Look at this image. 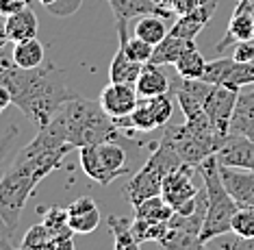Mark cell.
I'll return each mask as SVG.
<instances>
[{
  "instance_id": "cell-20",
  "label": "cell",
  "mask_w": 254,
  "mask_h": 250,
  "mask_svg": "<svg viewBox=\"0 0 254 250\" xmlns=\"http://www.w3.org/2000/svg\"><path fill=\"white\" fill-rule=\"evenodd\" d=\"M11 59H13L15 66L22 68V70L39 68L46 59V48L37 37L24 39V42L13 44V55H11Z\"/></svg>"
},
{
  "instance_id": "cell-14",
  "label": "cell",
  "mask_w": 254,
  "mask_h": 250,
  "mask_svg": "<svg viewBox=\"0 0 254 250\" xmlns=\"http://www.w3.org/2000/svg\"><path fill=\"white\" fill-rule=\"evenodd\" d=\"M215 9H217L215 0L204 2V4H198L193 11H189V13H185V15L178 17L170 33L176 35V37H181V39H187V42H195V37L202 33V28L211 22Z\"/></svg>"
},
{
  "instance_id": "cell-23",
  "label": "cell",
  "mask_w": 254,
  "mask_h": 250,
  "mask_svg": "<svg viewBox=\"0 0 254 250\" xmlns=\"http://www.w3.org/2000/svg\"><path fill=\"white\" fill-rule=\"evenodd\" d=\"M189 44L191 42L167 33L165 37L154 46V52H152V57H150V63H154V66H174L176 59L183 55V50L187 48Z\"/></svg>"
},
{
  "instance_id": "cell-29",
  "label": "cell",
  "mask_w": 254,
  "mask_h": 250,
  "mask_svg": "<svg viewBox=\"0 0 254 250\" xmlns=\"http://www.w3.org/2000/svg\"><path fill=\"white\" fill-rule=\"evenodd\" d=\"M98 155H100L102 164H105V167L115 178L122 176L124 172H128V167H126V150L120 144H115V142L98 144Z\"/></svg>"
},
{
  "instance_id": "cell-18",
  "label": "cell",
  "mask_w": 254,
  "mask_h": 250,
  "mask_svg": "<svg viewBox=\"0 0 254 250\" xmlns=\"http://www.w3.org/2000/svg\"><path fill=\"white\" fill-rule=\"evenodd\" d=\"M146 63H139L135 59H130L128 52L124 50V46H118V52H115L111 66H109V81L111 83H130L135 85L137 79L141 74V68Z\"/></svg>"
},
{
  "instance_id": "cell-37",
  "label": "cell",
  "mask_w": 254,
  "mask_h": 250,
  "mask_svg": "<svg viewBox=\"0 0 254 250\" xmlns=\"http://www.w3.org/2000/svg\"><path fill=\"white\" fill-rule=\"evenodd\" d=\"M233 57L237 61H241V63H254V37L246 39V42L235 44Z\"/></svg>"
},
{
  "instance_id": "cell-10",
  "label": "cell",
  "mask_w": 254,
  "mask_h": 250,
  "mask_svg": "<svg viewBox=\"0 0 254 250\" xmlns=\"http://www.w3.org/2000/svg\"><path fill=\"white\" fill-rule=\"evenodd\" d=\"M254 37V0H239L226 26V35L215 46L217 52H224L228 46Z\"/></svg>"
},
{
  "instance_id": "cell-22",
  "label": "cell",
  "mask_w": 254,
  "mask_h": 250,
  "mask_svg": "<svg viewBox=\"0 0 254 250\" xmlns=\"http://www.w3.org/2000/svg\"><path fill=\"white\" fill-rule=\"evenodd\" d=\"M111 11L115 20L126 22L141 15H161V9L157 7L154 0H111Z\"/></svg>"
},
{
  "instance_id": "cell-17",
  "label": "cell",
  "mask_w": 254,
  "mask_h": 250,
  "mask_svg": "<svg viewBox=\"0 0 254 250\" xmlns=\"http://www.w3.org/2000/svg\"><path fill=\"white\" fill-rule=\"evenodd\" d=\"M230 133L254 139V91H239L233 120H230Z\"/></svg>"
},
{
  "instance_id": "cell-44",
  "label": "cell",
  "mask_w": 254,
  "mask_h": 250,
  "mask_svg": "<svg viewBox=\"0 0 254 250\" xmlns=\"http://www.w3.org/2000/svg\"><path fill=\"white\" fill-rule=\"evenodd\" d=\"M107 2H111V0H107Z\"/></svg>"
},
{
  "instance_id": "cell-16",
  "label": "cell",
  "mask_w": 254,
  "mask_h": 250,
  "mask_svg": "<svg viewBox=\"0 0 254 250\" xmlns=\"http://www.w3.org/2000/svg\"><path fill=\"white\" fill-rule=\"evenodd\" d=\"M137 94L141 98H154L161 94H167L170 91V79L163 72L161 66H154V63H146L141 68V74L137 79Z\"/></svg>"
},
{
  "instance_id": "cell-7",
  "label": "cell",
  "mask_w": 254,
  "mask_h": 250,
  "mask_svg": "<svg viewBox=\"0 0 254 250\" xmlns=\"http://www.w3.org/2000/svg\"><path fill=\"white\" fill-rule=\"evenodd\" d=\"M161 139L174 148V153L183 159V164H189L193 167H198L202 161L209 159L213 155L211 148L204 146V144L187 129V124H165Z\"/></svg>"
},
{
  "instance_id": "cell-33",
  "label": "cell",
  "mask_w": 254,
  "mask_h": 250,
  "mask_svg": "<svg viewBox=\"0 0 254 250\" xmlns=\"http://www.w3.org/2000/svg\"><path fill=\"white\" fill-rule=\"evenodd\" d=\"M233 233L239 237H254V207H239L233 216Z\"/></svg>"
},
{
  "instance_id": "cell-34",
  "label": "cell",
  "mask_w": 254,
  "mask_h": 250,
  "mask_svg": "<svg viewBox=\"0 0 254 250\" xmlns=\"http://www.w3.org/2000/svg\"><path fill=\"white\" fill-rule=\"evenodd\" d=\"M42 222L53 231L55 235H61V233H72L70 224H67V207H50L48 211L44 213V220Z\"/></svg>"
},
{
  "instance_id": "cell-32",
  "label": "cell",
  "mask_w": 254,
  "mask_h": 250,
  "mask_svg": "<svg viewBox=\"0 0 254 250\" xmlns=\"http://www.w3.org/2000/svg\"><path fill=\"white\" fill-rule=\"evenodd\" d=\"M146 104H148L150 113H152V118H154V122H157L159 129H161V126H165V124H170L172 113H174V102H172L170 94L146 98Z\"/></svg>"
},
{
  "instance_id": "cell-1",
  "label": "cell",
  "mask_w": 254,
  "mask_h": 250,
  "mask_svg": "<svg viewBox=\"0 0 254 250\" xmlns=\"http://www.w3.org/2000/svg\"><path fill=\"white\" fill-rule=\"evenodd\" d=\"M0 83L11 91L13 104L37 129L48 126L55 115L78 96L67 85L65 70L46 61L39 68L22 70L13 59L0 57Z\"/></svg>"
},
{
  "instance_id": "cell-41",
  "label": "cell",
  "mask_w": 254,
  "mask_h": 250,
  "mask_svg": "<svg viewBox=\"0 0 254 250\" xmlns=\"http://www.w3.org/2000/svg\"><path fill=\"white\" fill-rule=\"evenodd\" d=\"M9 104H13V100H11V91L2 83H0V113H2Z\"/></svg>"
},
{
  "instance_id": "cell-13",
  "label": "cell",
  "mask_w": 254,
  "mask_h": 250,
  "mask_svg": "<svg viewBox=\"0 0 254 250\" xmlns=\"http://www.w3.org/2000/svg\"><path fill=\"white\" fill-rule=\"evenodd\" d=\"M222 181L226 185L228 194L237 200L239 207H254V172L241 170V167L219 166Z\"/></svg>"
},
{
  "instance_id": "cell-19",
  "label": "cell",
  "mask_w": 254,
  "mask_h": 250,
  "mask_svg": "<svg viewBox=\"0 0 254 250\" xmlns=\"http://www.w3.org/2000/svg\"><path fill=\"white\" fill-rule=\"evenodd\" d=\"M37 28H39V22H37L35 11L31 7L7 15V33H9L11 44H18V42H24V39L35 37Z\"/></svg>"
},
{
  "instance_id": "cell-21",
  "label": "cell",
  "mask_w": 254,
  "mask_h": 250,
  "mask_svg": "<svg viewBox=\"0 0 254 250\" xmlns=\"http://www.w3.org/2000/svg\"><path fill=\"white\" fill-rule=\"evenodd\" d=\"M78 159H80V167L87 174L91 181L100 183V185H111L115 181V176L105 167L100 155H98V146H85L78 148Z\"/></svg>"
},
{
  "instance_id": "cell-25",
  "label": "cell",
  "mask_w": 254,
  "mask_h": 250,
  "mask_svg": "<svg viewBox=\"0 0 254 250\" xmlns=\"http://www.w3.org/2000/svg\"><path fill=\"white\" fill-rule=\"evenodd\" d=\"M174 68L181 79H202L206 61H204V57L200 55V50L195 48V42H191L183 50V55L176 59Z\"/></svg>"
},
{
  "instance_id": "cell-26",
  "label": "cell",
  "mask_w": 254,
  "mask_h": 250,
  "mask_svg": "<svg viewBox=\"0 0 254 250\" xmlns=\"http://www.w3.org/2000/svg\"><path fill=\"white\" fill-rule=\"evenodd\" d=\"M132 235L137 237V242H161L170 231V222H163V220H146V218H132L130 222Z\"/></svg>"
},
{
  "instance_id": "cell-42",
  "label": "cell",
  "mask_w": 254,
  "mask_h": 250,
  "mask_svg": "<svg viewBox=\"0 0 254 250\" xmlns=\"http://www.w3.org/2000/svg\"><path fill=\"white\" fill-rule=\"evenodd\" d=\"M0 250H22V248H20V246H18V248L13 246V248H0Z\"/></svg>"
},
{
  "instance_id": "cell-9",
  "label": "cell",
  "mask_w": 254,
  "mask_h": 250,
  "mask_svg": "<svg viewBox=\"0 0 254 250\" xmlns=\"http://www.w3.org/2000/svg\"><path fill=\"white\" fill-rule=\"evenodd\" d=\"M193 172H198V167L183 164L178 166L176 170H172L167 176L163 178V185H161V196L167 200V205L172 209L183 207L187 200H191L195 194H198V187L193 185Z\"/></svg>"
},
{
  "instance_id": "cell-11",
  "label": "cell",
  "mask_w": 254,
  "mask_h": 250,
  "mask_svg": "<svg viewBox=\"0 0 254 250\" xmlns=\"http://www.w3.org/2000/svg\"><path fill=\"white\" fill-rule=\"evenodd\" d=\"M137 87L130 83H109L105 89L100 91L98 102L102 104V109L111 115L113 120L128 118L132 109L137 107Z\"/></svg>"
},
{
  "instance_id": "cell-30",
  "label": "cell",
  "mask_w": 254,
  "mask_h": 250,
  "mask_svg": "<svg viewBox=\"0 0 254 250\" xmlns=\"http://www.w3.org/2000/svg\"><path fill=\"white\" fill-rule=\"evenodd\" d=\"M135 209V218H146V220H163L170 222V218L174 216V209L167 205L163 196H150V198L141 200L139 205L132 207Z\"/></svg>"
},
{
  "instance_id": "cell-15",
  "label": "cell",
  "mask_w": 254,
  "mask_h": 250,
  "mask_svg": "<svg viewBox=\"0 0 254 250\" xmlns=\"http://www.w3.org/2000/svg\"><path fill=\"white\" fill-rule=\"evenodd\" d=\"M67 224H70L72 233H94L100 224V211H98L96 200L89 196H80V198L70 202L67 205Z\"/></svg>"
},
{
  "instance_id": "cell-43",
  "label": "cell",
  "mask_w": 254,
  "mask_h": 250,
  "mask_svg": "<svg viewBox=\"0 0 254 250\" xmlns=\"http://www.w3.org/2000/svg\"><path fill=\"white\" fill-rule=\"evenodd\" d=\"M204 2H211V0H198V4H204Z\"/></svg>"
},
{
  "instance_id": "cell-38",
  "label": "cell",
  "mask_w": 254,
  "mask_h": 250,
  "mask_svg": "<svg viewBox=\"0 0 254 250\" xmlns=\"http://www.w3.org/2000/svg\"><path fill=\"white\" fill-rule=\"evenodd\" d=\"M33 0H0V15H11L15 11L31 7Z\"/></svg>"
},
{
  "instance_id": "cell-6",
  "label": "cell",
  "mask_w": 254,
  "mask_h": 250,
  "mask_svg": "<svg viewBox=\"0 0 254 250\" xmlns=\"http://www.w3.org/2000/svg\"><path fill=\"white\" fill-rule=\"evenodd\" d=\"M202 81L241 91L244 85H254V63H241L235 57H219L215 61H206Z\"/></svg>"
},
{
  "instance_id": "cell-35",
  "label": "cell",
  "mask_w": 254,
  "mask_h": 250,
  "mask_svg": "<svg viewBox=\"0 0 254 250\" xmlns=\"http://www.w3.org/2000/svg\"><path fill=\"white\" fill-rule=\"evenodd\" d=\"M80 7H83V0H50L46 11L55 17H70L76 13Z\"/></svg>"
},
{
  "instance_id": "cell-27",
  "label": "cell",
  "mask_w": 254,
  "mask_h": 250,
  "mask_svg": "<svg viewBox=\"0 0 254 250\" xmlns=\"http://www.w3.org/2000/svg\"><path fill=\"white\" fill-rule=\"evenodd\" d=\"M107 222L115 240V250H141L139 248L141 244L137 242V237L132 235V229H130L132 220L122 218V216H109Z\"/></svg>"
},
{
  "instance_id": "cell-36",
  "label": "cell",
  "mask_w": 254,
  "mask_h": 250,
  "mask_svg": "<svg viewBox=\"0 0 254 250\" xmlns=\"http://www.w3.org/2000/svg\"><path fill=\"white\" fill-rule=\"evenodd\" d=\"M217 242V250H254V237H239V235H235L233 237H228L226 235H219L215 237Z\"/></svg>"
},
{
  "instance_id": "cell-5",
  "label": "cell",
  "mask_w": 254,
  "mask_h": 250,
  "mask_svg": "<svg viewBox=\"0 0 254 250\" xmlns=\"http://www.w3.org/2000/svg\"><path fill=\"white\" fill-rule=\"evenodd\" d=\"M37 185L39 181L35 176H31L28 172L15 166H11L0 176V220L11 231H18L20 216Z\"/></svg>"
},
{
  "instance_id": "cell-24",
  "label": "cell",
  "mask_w": 254,
  "mask_h": 250,
  "mask_svg": "<svg viewBox=\"0 0 254 250\" xmlns=\"http://www.w3.org/2000/svg\"><path fill=\"white\" fill-rule=\"evenodd\" d=\"M159 248L161 250H209L206 244L200 240V233L172 229V226L167 231V235L159 242Z\"/></svg>"
},
{
  "instance_id": "cell-39",
  "label": "cell",
  "mask_w": 254,
  "mask_h": 250,
  "mask_svg": "<svg viewBox=\"0 0 254 250\" xmlns=\"http://www.w3.org/2000/svg\"><path fill=\"white\" fill-rule=\"evenodd\" d=\"M50 250H74V233H61L55 235V242Z\"/></svg>"
},
{
  "instance_id": "cell-3",
  "label": "cell",
  "mask_w": 254,
  "mask_h": 250,
  "mask_svg": "<svg viewBox=\"0 0 254 250\" xmlns=\"http://www.w3.org/2000/svg\"><path fill=\"white\" fill-rule=\"evenodd\" d=\"M198 174L202 176V183L206 187V218L200 231V240L204 244L213 242L219 235L233 233V216L237 213V200L228 194L226 185L222 181V174H219V161L215 155H211L209 159H204L198 166Z\"/></svg>"
},
{
  "instance_id": "cell-4",
  "label": "cell",
  "mask_w": 254,
  "mask_h": 250,
  "mask_svg": "<svg viewBox=\"0 0 254 250\" xmlns=\"http://www.w3.org/2000/svg\"><path fill=\"white\" fill-rule=\"evenodd\" d=\"M178 166H183V159L174 153V148L167 142L159 139L157 148L152 150V155L148 157V161L143 164L139 172L132 174V178L126 183L124 194L132 207L139 205L141 200L150 198V196H159L161 194V185L163 178L172 170H176Z\"/></svg>"
},
{
  "instance_id": "cell-12",
  "label": "cell",
  "mask_w": 254,
  "mask_h": 250,
  "mask_svg": "<svg viewBox=\"0 0 254 250\" xmlns=\"http://www.w3.org/2000/svg\"><path fill=\"white\" fill-rule=\"evenodd\" d=\"M219 166L241 167V170L254 172V139L246 135H235L230 133L224 146L215 153Z\"/></svg>"
},
{
  "instance_id": "cell-31",
  "label": "cell",
  "mask_w": 254,
  "mask_h": 250,
  "mask_svg": "<svg viewBox=\"0 0 254 250\" xmlns=\"http://www.w3.org/2000/svg\"><path fill=\"white\" fill-rule=\"evenodd\" d=\"M53 242H55V233L44 222H39V224H33L24 233V237L20 242V248L22 250H50Z\"/></svg>"
},
{
  "instance_id": "cell-28",
  "label": "cell",
  "mask_w": 254,
  "mask_h": 250,
  "mask_svg": "<svg viewBox=\"0 0 254 250\" xmlns=\"http://www.w3.org/2000/svg\"><path fill=\"white\" fill-rule=\"evenodd\" d=\"M132 35L141 37L143 42L157 46L161 39L167 35V26L161 15H141L139 20L135 22V28H132Z\"/></svg>"
},
{
  "instance_id": "cell-2",
  "label": "cell",
  "mask_w": 254,
  "mask_h": 250,
  "mask_svg": "<svg viewBox=\"0 0 254 250\" xmlns=\"http://www.w3.org/2000/svg\"><path fill=\"white\" fill-rule=\"evenodd\" d=\"M55 118L59 120L67 144L76 150L85 146H98L105 142H115L122 133L100 102L83 96L70 100Z\"/></svg>"
},
{
  "instance_id": "cell-40",
  "label": "cell",
  "mask_w": 254,
  "mask_h": 250,
  "mask_svg": "<svg viewBox=\"0 0 254 250\" xmlns=\"http://www.w3.org/2000/svg\"><path fill=\"white\" fill-rule=\"evenodd\" d=\"M11 42L9 33H7V15H0V52L4 50V46Z\"/></svg>"
},
{
  "instance_id": "cell-8",
  "label": "cell",
  "mask_w": 254,
  "mask_h": 250,
  "mask_svg": "<svg viewBox=\"0 0 254 250\" xmlns=\"http://www.w3.org/2000/svg\"><path fill=\"white\" fill-rule=\"evenodd\" d=\"M237 98H239V89H230L224 85H213L209 96L204 100V111L215 124V129L222 135H230V120H233Z\"/></svg>"
}]
</instances>
